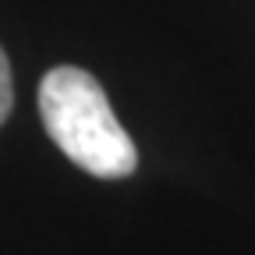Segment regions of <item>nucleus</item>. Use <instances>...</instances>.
I'll list each match as a JSON object with an SVG mask.
<instances>
[{
  "label": "nucleus",
  "instance_id": "obj_1",
  "mask_svg": "<svg viewBox=\"0 0 255 255\" xmlns=\"http://www.w3.org/2000/svg\"><path fill=\"white\" fill-rule=\"evenodd\" d=\"M39 114L57 149L92 177H128L138 167L135 142L121 128L103 85L89 71L60 64L39 82Z\"/></svg>",
  "mask_w": 255,
  "mask_h": 255
},
{
  "label": "nucleus",
  "instance_id": "obj_2",
  "mask_svg": "<svg viewBox=\"0 0 255 255\" xmlns=\"http://www.w3.org/2000/svg\"><path fill=\"white\" fill-rule=\"evenodd\" d=\"M11 103H14V85H11V64H7V53L0 50V124L7 121V114H11Z\"/></svg>",
  "mask_w": 255,
  "mask_h": 255
}]
</instances>
